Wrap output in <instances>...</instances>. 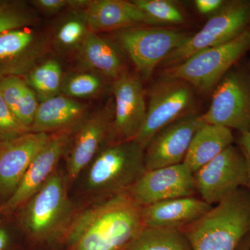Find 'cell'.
Here are the masks:
<instances>
[{"mask_svg":"<svg viewBox=\"0 0 250 250\" xmlns=\"http://www.w3.org/2000/svg\"><path fill=\"white\" fill-rule=\"evenodd\" d=\"M142 208L127 191L102 199L72 215L66 250H126L145 228Z\"/></svg>","mask_w":250,"mask_h":250,"instance_id":"obj_1","label":"cell"},{"mask_svg":"<svg viewBox=\"0 0 250 250\" xmlns=\"http://www.w3.org/2000/svg\"><path fill=\"white\" fill-rule=\"evenodd\" d=\"M192 250H237L250 233V190L241 188L182 230Z\"/></svg>","mask_w":250,"mask_h":250,"instance_id":"obj_2","label":"cell"},{"mask_svg":"<svg viewBox=\"0 0 250 250\" xmlns=\"http://www.w3.org/2000/svg\"><path fill=\"white\" fill-rule=\"evenodd\" d=\"M250 50V27L236 39L204 49L185 61L164 69V78L184 81L194 89L207 93Z\"/></svg>","mask_w":250,"mask_h":250,"instance_id":"obj_3","label":"cell"},{"mask_svg":"<svg viewBox=\"0 0 250 250\" xmlns=\"http://www.w3.org/2000/svg\"><path fill=\"white\" fill-rule=\"evenodd\" d=\"M144 154L134 140L108 144L92 161L88 190L103 198L126 191L146 171Z\"/></svg>","mask_w":250,"mask_h":250,"instance_id":"obj_4","label":"cell"},{"mask_svg":"<svg viewBox=\"0 0 250 250\" xmlns=\"http://www.w3.org/2000/svg\"><path fill=\"white\" fill-rule=\"evenodd\" d=\"M191 36L177 28L142 25L116 31L113 35L118 45L146 80L150 78L166 57Z\"/></svg>","mask_w":250,"mask_h":250,"instance_id":"obj_5","label":"cell"},{"mask_svg":"<svg viewBox=\"0 0 250 250\" xmlns=\"http://www.w3.org/2000/svg\"><path fill=\"white\" fill-rule=\"evenodd\" d=\"M250 27V1H225L204 27L184 45L171 52L160 66L164 69L174 66L200 51L229 42Z\"/></svg>","mask_w":250,"mask_h":250,"instance_id":"obj_6","label":"cell"},{"mask_svg":"<svg viewBox=\"0 0 250 250\" xmlns=\"http://www.w3.org/2000/svg\"><path fill=\"white\" fill-rule=\"evenodd\" d=\"M27 202L24 224L31 236L47 240L62 235L72 215L66 182L60 172H54Z\"/></svg>","mask_w":250,"mask_h":250,"instance_id":"obj_7","label":"cell"},{"mask_svg":"<svg viewBox=\"0 0 250 250\" xmlns=\"http://www.w3.org/2000/svg\"><path fill=\"white\" fill-rule=\"evenodd\" d=\"M195 89L187 82L164 78L149 93L147 112L142 127L134 141L143 149L161 129L193 113Z\"/></svg>","mask_w":250,"mask_h":250,"instance_id":"obj_8","label":"cell"},{"mask_svg":"<svg viewBox=\"0 0 250 250\" xmlns=\"http://www.w3.org/2000/svg\"><path fill=\"white\" fill-rule=\"evenodd\" d=\"M204 123L219 125L238 133L250 131V72L233 67L213 90L211 103L202 115Z\"/></svg>","mask_w":250,"mask_h":250,"instance_id":"obj_9","label":"cell"},{"mask_svg":"<svg viewBox=\"0 0 250 250\" xmlns=\"http://www.w3.org/2000/svg\"><path fill=\"white\" fill-rule=\"evenodd\" d=\"M197 192L208 205H218L241 188L248 174L244 156L236 146H230L193 174Z\"/></svg>","mask_w":250,"mask_h":250,"instance_id":"obj_10","label":"cell"},{"mask_svg":"<svg viewBox=\"0 0 250 250\" xmlns=\"http://www.w3.org/2000/svg\"><path fill=\"white\" fill-rule=\"evenodd\" d=\"M114 118L108 145L133 141L142 127L147 104L142 83L126 71L113 83Z\"/></svg>","mask_w":250,"mask_h":250,"instance_id":"obj_11","label":"cell"},{"mask_svg":"<svg viewBox=\"0 0 250 250\" xmlns=\"http://www.w3.org/2000/svg\"><path fill=\"white\" fill-rule=\"evenodd\" d=\"M126 191L141 207L197 192L193 173L183 163L146 170Z\"/></svg>","mask_w":250,"mask_h":250,"instance_id":"obj_12","label":"cell"},{"mask_svg":"<svg viewBox=\"0 0 250 250\" xmlns=\"http://www.w3.org/2000/svg\"><path fill=\"white\" fill-rule=\"evenodd\" d=\"M113 118L114 101L111 99L104 107L85 117L75 129L67 155L69 180H75L92 163L104 143H108Z\"/></svg>","mask_w":250,"mask_h":250,"instance_id":"obj_13","label":"cell"},{"mask_svg":"<svg viewBox=\"0 0 250 250\" xmlns=\"http://www.w3.org/2000/svg\"><path fill=\"white\" fill-rule=\"evenodd\" d=\"M202 124V115L193 112L159 131L145 149L146 170L182 164L194 135Z\"/></svg>","mask_w":250,"mask_h":250,"instance_id":"obj_14","label":"cell"},{"mask_svg":"<svg viewBox=\"0 0 250 250\" xmlns=\"http://www.w3.org/2000/svg\"><path fill=\"white\" fill-rule=\"evenodd\" d=\"M74 130L52 134L49 142L38 154L23 176L21 183L0 212L9 211L27 203L55 172L61 158L68 147Z\"/></svg>","mask_w":250,"mask_h":250,"instance_id":"obj_15","label":"cell"},{"mask_svg":"<svg viewBox=\"0 0 250 250\" xmlns=\"http://www.w3.org/2000/svg\"><path fill=\"white\" fill-rule=\"evenodd\" d=\"M44 36L27 28L0 34V79L28 74L47 52Z\"/></svg>","mask_w":250,"mask_h":250,"instance_id":"obj_16","label":"cell"},{"mask_svg":"<svg viewBox=\"0 0 250 250\" xmlns=\"http://www.w3.org/2000/svg\"><path fill=\"white\" fill-rule=\"evenodd\" d=\"M52 134L31 132L0 142V190L14 193L36 156Z\"/></svg>","mask_w":250,"mask_h":250,"instance_id":"obj_17","label":"cell"},{"mask_svg":"<svg viewBox=\"0 0 250 250\" xmlns=\"http://www.w3.org/2000/svg\"><path fill=\"white\" fill-rule=\"evenodd\" d=\"M88 29L92 32L118 31L140 25H158L133 1H89L85 9Z\"/></svg>","mask_w":250,"mask_h":250,"instance_id":"obj_18","label":"cell"},{"mask_svg":"<svg viewBox=\"0 0 250 250\" xmlns=\"http://www.w3.org/2000/svg\"><path fill=\"white\" fill-rule=\"evenodd\" d=\"M213 206L195 196L179 197L143 207L145 228L182 230L207 214Z\"/></svg>","mask_w":250,"mask_h":250,"instance_id":"obj_19","label":"cell"},{"mask_svg":"<svg viewBox=\"0 0 250 250\" xmlns=\"http://www.w3.org/2000/svg\"><path fill=\"white\" fill-rule=\"evenodd\" d=\"M86 111V105L59 94L39 103L31 131L50 134L75 130L87 116Z\"/></svg>","mask_w":250,"mask_h":250,"instance_id":"obj_20","label":"cell"},{"mask_svg":"<svg viewBox=\"0 0 250 250\" xmlns=\"http://www.w3.org/2000/svg\"><path fill=\"white\" fill-rule=\"evenodd\" d=\"M234 142L232 130L204 123L192 138L184 165L194 174Z\"/></svg>","mask_w":250,"mask_h":250,"instance_id":"obj_21","label":"cell"},{"mask_svg":"<svg viewBox=\"0 0 250 250\" xmlns=\"http://www.w3.org/2000/svg\"><path fill=\"white\" fill-rule=\"evenodd\" d=\"M79 52L82 63L103 77L114 81L126 71L116 46L92 31H88Z\"/></svg>","mask_w":250,"mask_h":250,"instance_id":"obj_22","label":"cell"},{"mask_svg":"<svg viewBox=\"0 0 250 250\" xmlns=\"http://www.w3.org/2000/svg\"><path fill=\"white\" fill-rule=\"evenodd\" d=\"M0 93L16 118L30 129L39 105L35 92L21 77L9 76L0 79Z\"/></svg>","mask_w":250,"mask_h":250,"instance_id":"obj_23","label":"cell"},{"mask_svg":"<svg viewBox=\"0 0 250 250\" xmlns=\"http://www.w3.org/2000/svg\"><path fill=\"white\" fill-rule=\"evenodd\" d=\"M126 250H192L185 233L174 229L145 228Z\"/></svg>","mask_w":250,"mask_h":250,"instance_id":"obj_24","label":"cell"},{"mask_svg":"<svg viewBox=\"0 0 250 250\" xmlns=\"http://www.w3.org/2000/svg\"><path fill=\"white\" fill-rule=\"evenodd\" d=\"M62 80L61 64L54 59L36 65L28 73V84L35 92L41 103L59 95Z\"/></svg>","mask_w":250,"mask_h":250,"instance_id":"obj_25","label":"cell"},{"mask_svg":"<svg viewBox=\"0 0 250 250\" xmlns=\"http://www.w3.org/2000/svg\"><path fill=\"white\" fill-rule=\"evenodd\" d=\"M71 14L61 23L54 36L56 47L64 52L79 50L89 31L85 9L75 10Z\"/></svg>","mask_w":250,"mask_h":250,"instance_id":"obj_26","label":"cell"},{"mask_svg":"<svg viewBox=\"0 0 250 250\" xmlns=\"http://www.w3.org/2000/svg\"><path fill=\"white\" fill-rule=\"evenodd\" d=\"M39 18L35 11L21 1L0 0V34L33 25Z\"/></svg>","mask_w":250,"mask_h":250,"instance_id":"obj_27","label":"cell"},{"mask_svg":"<svg viewBox=\"0 0 250 250\" xmlns=\"http://www.w3.org/2000/svg\"><path fill=\"white\" fill-rule=\"evenodd\" d=\"M103 78L97 72L72 74L62 80L61 91L72 99L88 98L103 90Z\"/></svg>","mask_w":250,"mask_h":250,"instance_id":"obj_28","label":"cell"},{"mask_svg":"<svg viewBox=\"0 0 250 250\" xmlns=\"http://www.w3.org/2000/svg\"><path fill=\"white\" fill-rule=\"evenodd\" d=\"M132 1L157 24H180L185 22L183 11L173 1L168 0Z\"/></svg>","mask_w":250,"mask_h":250,"instance_id":"obj_29","label":"cell"},{"mask_svg":"<svg viewBox=\"0 0 250 250\" xmlns=\"http://www.w3.org/2000/svg\"><path fill=\"white\" fill-rule=\"evenodd\" d=\"M29 132L31 129L16 118L0 93V142L16 139Z\"/></svg>","mask_w":250,"mask_h":250,"instance_id":"obj_30","label":"cell"},{"mask_svg":"<svg viewBox=\"0 0 250 250\" xmlns=\"http://www.w3.org/2000/svg\"><path fill=\"white\" fill-rule=\"evenodd\" d=\"M31 4L42 13L52 15L60 12L65 8L79 10L84 4L83 0H34Z\"/></svg>","mask_w":250,"mask_h":250,"instance_id":"obj_31","label":"cell"},{"mask_svg":"<svg viewBox=\"0 0 250 250\" xmlns=\"http://www.w3.org/2000/svg\"><path fill=\"white\" fill-rule=\"evenodd\" d=\"M235 142L246 160L247 174H248L246 188L250 190V131L238 133L236 137H235Z\"/></svg>","mask_w":250,"mask_h":250,"instance_id":"obj_32","label":"cell"},{"mask_svg":"<svg viewBox=\"0 0 250 250\" xmlns=\"http://www.w3.org/2000/svg\"><path fill=\"white\" fill-rule=\"evenodd\" d=\"M225 3L222 0H196L195 5L200 14L208 15L214 14L221 9Z\"/></svg>","mask_w":250,"mask_h":250,"instance_id":"obj_33","label":"cell"},{"mask_svg":"<svg viewBox=\"0 0 250 250\" xmlns=\"http://www.w3.org/2000/svg\"><path fill=\"white\" fill-rule=\"evenodd\" d=\"M7 233L4 229H0V250H3L7 244Z\"/></svg>","mask_w":250,"mask_h":250,"instance_id":"obj_34","label":"cell"},{"mask_svg":"<svg viewBox=\"0 0 250 250\" xmlns=\"http://www.w3.org/2000/svg\"><path fill=\"white\" fill-rule=\"evenodd\" d=\"M237 250H250V233L245 237Z\"/></svg>","mask_w":250,"mask_h":250,"instance_id":"obj_35","label":"cell"}]
</instances>
